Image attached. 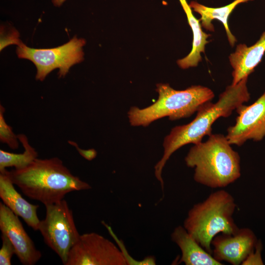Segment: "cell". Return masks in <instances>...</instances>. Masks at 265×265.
Listing matches in <instances>:
<instances>
[{
    "label": "cell",
    "instance_id": "cell-1",
    "mask_svg": "<svg viewBox=\"0 0 265 265\" xmlns=\"http://www.w3.org/2000/svg\"><path fill=\"white\" fill-rule=\"evenodd\" d=\"M247 79L248 78H245L237 84L228 86L215 103L210 101L202 105L191 122L174 127L164 138L163 156L155 166V175L162 190L164 182L162 171L173 153L186 144H196L202 142L205 136L212 134V127L217 119L229 117L239 106L249 100Z\"/></svg>",
    "mask_w": 265,
    "mask_h": 265
},
{
    "label": "cell",
    "instance_id": "cell-2",
    "mask_svg": "<svg viewBox=\"0 0 265 265\" xmlns=\"http://www.w3.org/2000/svg\"><path fill=\"white\" fill-rule=\"evenodd\" d=\"M6 172L26 196L45 206L64 199L68 193L91 188L73 175L58 158H36L26 167Z\"/></svg>",
    "mask_w": 265,
    "mask_h": 265
},
{
    "label": "cell",
    "instance_id": "cell-3",
    "mask_svg": "<svg viewBox=\"0 0 265 265\" xmlns=\"http://www.w3.org/2000/svg\"><path fill=\"white\" fill-rule=\"evenodd\" d=\"M185 160L194 169V181L211 188L224 187L241 175L239 155L222 134H212L205 142L194 144Z\"/></svg>",
    "mask_w": 265,
    "mask_h": 265
},
{
    "label": "cell",
    "instance_id": "cell-4",
    "mask_svg": "<svg viewBox=\"0 0 265 265\" xmlns=\"http://www.w3.org/2000/svg\"><path fill=\"white\" fill-rule=\"evenodd\" d=\"M236 209L235 199L230 193L223 189L216 191L204 201L192 206L183 226L212 254L211 242L216 235L234 234L239 229L233 218Z\"/></svg>",
    "mask_w": 265,
    "mask_h": 265
},
{
    "label": "cell",
    "instance_id": "cell-5",
    "mask_svg": "<svg viewBox=\"0 0 265 265\" xmlns=\"http://www.w3.org/2000/svg\"><path fill=\"white\" fill-rule=\"evenodd\" d=\"M156 91L158 99L153 104L144 108H131L128 114L132 126L146 127L164 117L171 121L189 117L214 96L211 89L201 85L177 90L168 84L159 83Z\"/></svg>",
    "mask_w": 265,
    "mask_h": 265
},
{
    "label": "cell",
    "instance_id": "cell-6",
    "mask_svg": "<svg viewBox=\"0 0 265 265\" xmlns=\"http://www.w3.org/2000/svg\"><path fill=\"white\" fill-rule=\"evenodd\" d=\"M85 44L83 38L75 36L67 43L51 49H34L23 42L17 46L16 53L20 58L32 61L37 69L36 79L43 81L55 69H59L58 76L64 77L71 67L83 60L82 47Z\"/></svg>",
    "mask_w": 265,
    "mask_h": 265
},
{
    "label": "cell",
    "instance_id": "cell-7",
    "mask_svg": "<svg viewBox=\"0 0 265 265\" xmlns=\"http://www.w3.org/2000/svg\"><path fill=\"white\" fill-rule=\"evenodd\" d=\"M45 206V218L40 220L38 230L46 244L65 265L70 250L80 236L73 212L64 199Z\"/></svg>",
    "mask_w": 265,
    "mask_h": 265
},
{
    "label": "cell",
    "instance_id": "cell-8",
    "mask_svg": "<svg viewBox=\"0 0 265 265\" xmlns=\"http://www.w3.org/2000/svg\"><path fill=\"white\" fill-rule=\"evenodd\" d=\"M118 247L94 232L80 235L65 265H127Z\"/></svg>",
    "mask_w": 265,
    "mask_h": 265
},
{
    "label": "cell",
    "instance_id": "cell-9",
    "mask_svg": "<svg viewBox=\"0 0 265 265\" xmlns=\"http://www.w3.org/2000/svg\"><path fill=\"white\" fill-rule=\"evenodd\" d=\"M236 110V123L226 136L230 144L240 146L249 139L262 140L265 136V92L252 104H242Z\"/></svg>",
    "mask_w": 265,
    "mask_h": 265
},
{
    "label": "cell",
    "instance_id": "cell-10",
    "mask_svg": "<svg viewBox=\"0 0 265 265\" xmlns=\"http://www.w3.org/2000/svg\"><path fill=\"white\" fill-rule=\"evenodd\" d=\"M257 244L256 236L249 228H239L232 234H219L212 240V255L217 261L233 265L242 264Z\"/></svg>",
    "mask_w": 265,
    "mask_h": 265
},
{
    "label": "cell",
    "instance_id": "cell-11",
    "mask_svg": "<svg viewBox=\"0 0 265 265\" xmlns=\"http://www.w3.org/2000/svg\"><path fill=\"white\" fill-rule=\"evenodd\" d=\"M18 217L3 203H0L1 233L12 242L20 262L24 265H33L41 259L42 253L36 248Z\"/></svg>",
    "mask_w": 265,
    "mask_h": 265
},
{
    "label": "cell",
    "instance_id": "cell-12",
    "mask_svg": "<svg viewBox=\"0 0 265 265\" xmlns=\"http://www.w3.org/2000/svg\"><path fill=\"white\" fill-rule=\"evenodd\" d=\"M6 170L0 171V197L3 203L16 215L21 217L34 230H38L40 220L37 210L39 205L32 204L16 190Z\"/></svg>",
    "mask_w": 265,
    "mask_h": 265
},
{
    "label": "cell",
    "instance_id": "cell-13",
    "mask_svg": "<svg viewBox=\"0 0 265 265\" xmlns=\"http://www.w3.org/2000/svg\"><path fill=\"white\" fill-rule=\"evenodd\" d=\"M265 53V31L256 43L250 47L245 44L238 45L235 52L229 57L233 69L231 84H237L243 79L248 78L261 61Z\"/></svg>",
    "mask_w": 265,
    "mask_h": 265
},
{
    "label": "cell",
    "instance_id": "cell-14",
    "mask_svg": "<svg viewBox=\"0 0 265 265\" xmlns=\"http://www.w3.org/2000/svg\"><path fill=\"white\" fill-rule=\"evenodd\" d=\"M171 239L179 247L181 257L179 263L186 265H222L207 252L186 230L183 226L175 228Z\"/></svg>",
    "mask_w": 265,
    "mask_h": 265
},
{
    "label": "cell",
    "instance_id": "cell-15",
    "mask_svg": "<svg viewBox=\"0 0 265 265\" xmlns=\"http://www.w3.org/2000/svg\"><path fill=\"white\" fill-rule=\"evenodd\" d=\"M186 15L188 23L192 29L193 39L191 52L186 57L177 61L178 65L182 69H187L196 66L201 61V53L205 52L206 45L208 43L207 39L210 35L204 32L201 28L200 20L193 14L191 8L186 0H179Z\"/></svg>",
    "mask_w": 265,
    "mask_h": 265
},
{
    "label": "cell",
    "instance_id": "cell-16",
    "mask_svg": "<svg viewBox=\"0 0 265 265\" xmlns=\"http://www.w3.org/2000/svg\"><path fill=\"white\" fill-rule=\"evenodd\" d=\"M249 0H235L228 5L217 8L209 7L194 1H191L189 5L194 11L200 15L199 20L201 22V26L206 29L213 31L214 27L212 21L215 19L221 22L224 26L230 45L234 46L237 40L229 29L228 18L238 4Z\"/></svg>",
    "mask_w": 265,
    "mask_h": 265
},
{
    "label": "cell",
    "instance_id": "cell-17",
    "mask_svg": "<svg viewBox=\"0 0 265 265\" xmlns=\"http://www.w3.org/2000/svg\"><path fill=\"white\" fill-rule=\"evenodd\" d=\"M17 136L24 151L21 154H15L0 150V171L8 167H14L15 169L24 168L38 157L37 152L29 144L26 136L23 134Z\"/></svg>",
    "mask_w": 265,
    "mask_h": 265
},
{
    "label": "cell",
    "instance_id": "cell-18",
    "mask_svg": "<svg viewBox=\"0 0 265 265\" xmlns=\"http://www.w3.org/2000/svg\"><path fill=\"white\" fill-rule=\"evenodd\" d=\"M103 224L106 227L110 235L114 239L117 246L120 249L127 263V265H156V259L154 256H150L145 257L141 261L136 260L130 255L123 241L118 238L113 231L111 227L104 221H102Z\"/></svg>",
    "mask_w": 265,
    "mask_h": 265
},
{
    "label": "cell",
    "instance_id": "cell-19",
    "mask_svg": "<svg viewBox=\"0 0 265 265\" xmlns=\"http://www.w3.org/2000/svg\"><path fill=\"white\" fill-rule=\"evenodd\" d=\"M4 108L0 106V140L5 143L12 149H16L19 147L18 136L16 135L12 131V128L6 123L3 113Z\"/></svg>",
    "mask_w": 265,
    "mask_h": 265
},
{
    "label": "cell",
    "instance_id": "cell-20",
    "mask_svg": "<svg viewBox=\"0 0 265 265\" xmlns=\"http://www.w3.org/2000/svg\"><path fill=\"white\" fill-rule=\"evenodd\" d=\"M2 245L0 250V265H10L12 256L15 254L13 245L4 234L1 233Z\"/></svg>",
    "mask_w": 265,
    "mask_h": 265
},
{
    "label": "cell",
    "instance_id": "cell-21",
    "mask_svg": "<svg viewBox=\"0 0 265 265\" xmlns=\"http://www.w3.org/2000/svg\"><path fill=\"white\" fill-rule=\"evenodd\" d=\"M0 33V51L8 45L15 44L18 46L22 42L19 38L18 31L15 29H10L5 33L1 30Z\"/></svg>",
    "mask_w": 265,
    "mask_h": 265
},
{
    "label": "cell",
    "instance_id": "cell-22",
    "mask_svg": "<svg viewBox=\"0 0 265 265\" xmlns=\"http://www.w3.org/2000/svg\"><path fill=\"white\" fill-rule=\"evenodd\" d=\"M260 245V244L257 243L255 247V253H254L253 250L241 265L263 264L261 258Z\"/></svg>",
    "mask_w": 265,
    "mask_h": 265
},
{
    "label": "cell",
    "instance_id": "cell-23",
    "mask_svg": "<svg viewBox=\"0 0 265 265\" xmlns=\"http://www.w3.org/2000/svg\"><path fill=\"white\" fill-rule=\"evenodd\" d=\"M69 142L71 144L74 146L76 149L78 150L80 154L85 159L91 160L95 158L96 156L97 153L93 149L89 150H82L80 149L77 144L73 141H69Z\"/></svg>",
    "mask_w": 265,
    "mask_h": 265
},
{
    "label": "cell",
    "instance_id": "cell-24",
    "mask_svg": "<svg viewBox=\"0 0 265 265\" xmlns=\"http://www.w3.org/2000/svg\"><path fill=\"white\" fill-rule=\"evenodd\" d=\"M66 0H52L53 5L55 6H60Z\"/></svg>",
    "mask_w": 265,
    "mask_h": 265
}]
</instances>
